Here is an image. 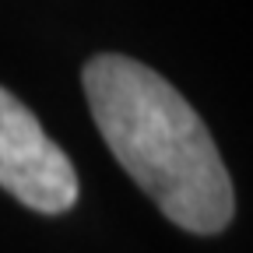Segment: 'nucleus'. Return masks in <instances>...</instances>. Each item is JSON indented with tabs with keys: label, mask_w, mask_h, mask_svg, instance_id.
Segmentation results:
<instances>
[{
	"label": "nucleus",
	"mask_w": 253,
	"mask_h": 253,
	"mask_svg": "<svg viewBox=\"0 0 253 253\" xmlns=\"http://www.w3.org/2000/svg\"><path fill=\"white\" fill-rule=\"evenodd\" d=\"M81 81L99 134L158 211L194 236L225 229L236 211L232 179L183 95L120 53L91 56Z\"/></svg>",
	"instance_id": "f257e3e1"
},
{
	"label": "nucleus",
	"mask_w": 253,
	"mask_h": 253,
	"mask_svg": "<svg viewBox=\"0 0 253 253\" xmlns=\"http://www.w3.org/2000/svg\"><path fill=\"white\" fill-rule=\"evenodd\" d=\"M0 186L42 214H63L78 204V172L71 158L7 88H0Z\"/></svg>",
	"instance_id": "f03ea898"
}]
</instances>
